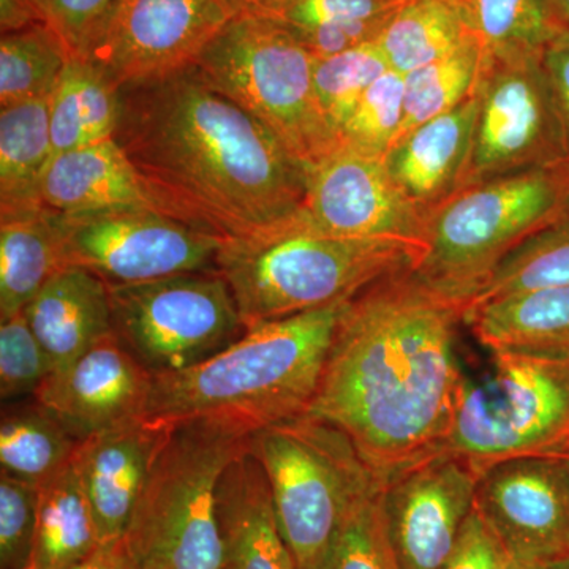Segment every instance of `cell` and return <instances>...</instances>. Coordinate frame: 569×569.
Here are the masks:
<instances>
[{"label":"cell","mask_w":569,"mask_h":569,"mask_svg":"<svg viewBox=\"0 0 569 569\" xmlns=\"http://www.w3.org/2000/svg\"><path fill=\"white\" fill-rule=\"evenodd\" d=\"M470 306L411 268L370 284L340 318L305 415L342 430L381 485L447 448Z\"/></svg>","instance_id":"cell-1"},{"label":"cell","mask_w":569,"mask_h":569,"mask_svg":"<svg viewBox=\"0 0 569 569\" xmlns=\"http://www.w3.org/2000/svg\"><path fill=\"white\" fill-rule=\"evenodd\" d=\"M114 140L157 208L227 239L301 212L309 170L197 67L121 88Z\"/></svg>","instance_id":"cell-2"},{"label":"cell","mask_w":569,"mask_h":569,"mask_svg":"<svg viewBox=\"0 0 569 569\" xmlns=\"http://www.w3.org/2000/svg\"><path fill=\"white\" fill-rule=\"evenodd\" d=\"M350 301L254 325L200 365L153 376L144 417L168 425L216 419L252 436L301 417L320 387Z\"/></svg>","instance_id":"cell-3"},{"label":"cell","mask_w":569,"mask_h":569,"mask_svg":"<svg viewBox=\"0 0 569 569\" xmlns=\"http://www.w3.org/2000/svg\"><path fill=\"white\" fill-rule=\"evenodd\" d=\"M425 253L421 242L323 233L299 212L263 233L223 241L217 268L249 329L350 301L370 284L417 269Z\"/></svg>","instance_id":"cell-4"},{"label":"cell","mask_w":569,"mask_h":569,"mask_svg":"<svg viewBox=\"0 0 569 569\" xmlns=\"http://www.w3.org/2000/svg\"><path fill=\"white\" fill-rule=\"evenodd\" d=\"M252 433L231 422L174 425L157 456L123 545L138 569H227L217 496Z\"/></svg>","instance_id":"cell-5"},{"label":"cell","mask_w":569,"mask_h":569,"mask_svg":"<svg viewBox=\"0 0 569 569\" xmlns=\"http://www.w3.org/2000/svg\"><path fill=\"white\" fill-rule=\"evenodd\" d=\"M569 160L462 187L425 212L417 274L473 299L498 264L568 212Z\"/></svg>","instance_id":"cell-6"},{"label":"cell","mask_w":569,"mask_h":569,"mask_svg":"<svg viewBox=\"0 0 569 569\" xmlns=\"http://www.w3.org/2000/svg\"><path fill=\"white\" fill-rule=\"evenodd\" d=\"M193 66L216 91L271 130L307 170L342 142L317 100L316 58L284 22L236 14Z\"/></svg>","instance_id":"cell-7"},{"label":"cell","mask_w":569,"mask_h":569,"mask_svg":"<svg viewBox=\"0 0 569 569\" xmlns=\"http://www.w3.org/2000/svg\"><path fill=\"white\" fill-rule=\"evenodd\" d=\"M250 455L296 569H316L356 503L383 488L342 430L307 415L254 432Z\"/></svg>","instance_id":"cell-8"},{"label":"cell","mask_w":569,"mask_h":569,"mask_svg":"<svg viewBox=\"0 0 569 569\" xmlns=\"http://www.w3.org/2000/svg\"><path fill=\"white\" fill-rule=\"evenodd\" d=\"M569 443V359L493 351L490 370L463 378L447 451L481 477L505 460Z\"/></svg>","instance_id":"cell-9"},{"label":"cell","mask_w":569,"mask_h":569,"mask_svg":"<svg viewBox=\"0 0 569 569\" xmlns=\"http://www.w3.org/2000/svg\"><path fill=\"white\" fill-rule=\"evenodd\" d=\"M112 331L153 376L189 369L247 331L219 271L108 283Z\"/></svg>","instance_id":"cell-10"},{"label":"cell","mask_w":569,"mask_h":569,"mask_svg":"<svg viewBox=\"0 0 569 569\" xmlns=\"http://www.w3.org/2000/svg\"><path fill=\"white\" fill-rule=\"evenodd\" d=\"M51 217L63 266L88 269L107 283L219 271L223 239L159 209L51 212Z\"/></svg>","instance_id":"cell-11"},{"label":"cell","mask_w":569,"mask_h":569,"mask_svg":"<svg viewBox=\"0 0 569 569\" xmlns=\"http://www.w3.org/2000/svg\"><path fill=\"white\" fill-rule=\"evenodd\" d=\"M473 149L462 187L568 162L569 148L542 52L486 59Z\"/></svg>","instance_id":"cell-12"},{"label":"cell","mask_w":569,"mask_h":569,"mask_svg":"<svg viewBox=\"0 0 569 569\" xmlns=\"http://www.w3.org/2000/svg\"><path fill=\"white\" fill-rule=\"evenodd\" d=\"M234 14L222 0H121L81 59L116 86L193 66Z\"/></svg>","instance_id":"cell-13"},{"label":"cell","mask_w":569,"mask_h":569,"mask_svg":"<svg viewBox=\"0 0 569 569\" xmlns=\"http://www.w3.org/2000/svg\"><path fill=\"white\" fill-rule=\"evenodd\" d=\"M479 475L443 451L385 482L381 516L399 569H443L473 511Z\"/></svg>","instance_id":"cell-14"},{"label":"cell","mask_w":569,"mask_h":569,"mask_svg":"<svg viewBox=\"0 0 569 569\" xmlns=\"http://www.w3.org/2000/svg\"><path fill=\"white\" fill-rule=\"evenodd\" d=\"M475 509L511 559L545 568L568 556L569 473L553 456L488 468L478 479Z\"/></svg>","instance_id":"cell-15"},{"label":"cell","mask_w":569,"mask_h":569,"mask_svg":"<svg viewBox=\"0 0 569 569\" xmlns=\"http://www.w3.org/2000/svg\"><path fill=\"white\" fill-rule=\"evenodd\" d=\"M301 216L328 234L425 244V216L397 190L383 156L343 141L310 168Z\"/></svg>","instance_id":"cell-16"},{"label":"cell","mask_w":569,"mask_h":569,"mask_svg":"<svg viewBox=\"0 0 569 569\" xmlns=\"http://www.w3.org/2000/svg\"><path fill=\"white\" fill-rule=\"evenodd\" d=\"M152 385L153 373L112 331L69 366L51 372L33 400L82 441L144 418Z\"/></svg>","instance_id":"cell-17"},{"label":"cell","mask_w":569,"mask_h":569,"mask_svg":"<svg viewBox=\"0 0 569 569\" xmlns=\"http://www.w3.org/2000/svg\"><path fill=\"white\" fill-rule=\"evenodd\" d=\"M174 425L138 418L78 443L73 463L102 546L123 541L157 456Z\"/></svg>","instance_id":"cell-18"},{"label":"cell","mask_w":569,"mask_h":569,"mask_svg":"<svg viewBox=\"0 0 569 569\" xmlns=\"http://www.w3.org/2000/svg\"><path fill=\"white\" fill-rule=\"evenodd\" d=\"M478 110L475 91L458 107L411 130L385 153L389 178L422 216L462 186Z\"/></svg>","instance_id":"cell-19"},{"label":"cell","mask_w":569,"mask_h":569,"mask_svg":"<svg viewBox=\"0 0 569 569\" xmlns=\"http://www.w3.org/2000/svg\"><path fill=\"white\" fill-rule=\"evenodd\" d=\"M22 312L47 351L52 372L112 332L108 283L78 266L59 269Z\"/></svg>","instance_id":"cell-20"},{"label":"cell","mask_w":569,"mask_h":569,"mask_svg":"<svg viewBox=\"0 0 569 569\" xmlns=\"http://www.w3.org/2000/svg\"><path fill=\"white\" fill-rule=\"evenodd\" d=\"M40 198L43 208L56 213L159 209L114 138L52 156Z\"/></svg>","instance_id":"cell-21"},{"label":"cell","mask_w":569,"mask_h":569,"mask_svg":"<svg viewBox=\"0 0 569 569\" xmlns=\"http://www.w3.org/2000/svg\"><path fill=\"white\" fill-rule=\"evenodd\" d=\"M217 515L227 569H296L277 527L263 468L250 451L224 471Z\"/></svg>","instance_id":"cell-22"},{"label":"cell","mask_w":569,"mask_h":569,"mask_svg":"<svg viewBox=\"0 0 569 569\" xmlns=\"http://www.w3.org/2000/svg\"><path fill=\"white\" fill-rule=\"evenodd\" d=\"M466 325L490 353L569 359V287L539 288L470 307Z\"/></svg>","instance_id":"cell-23"},{"label":"cell","mask_w":569,"mask_h":569,"mask_svg":"<svg viewBox=\"0 0 569 569\" xmlns=\"http://www.w3.org/2000/svg\"><path fill=\"white\" fill-rule=\"evenodd\" d=\"M52 156L50 97L0 110V216L43 208L41 182Z\"/></svg>","instance_id":"cell-24"},{"label":"cell","mask_w":569,"mask_h":569,"mask_svg":"<svg viewBox=\"0 0 569 569\" xmlns=\"http://www.w3.org/2000/svg\"><path fill=\"white\" fill-rule=\"evenodd\" d=\"M119 118L121 89L91 62L71 56L50 96L54 156L114 138Z\"/></svg>","instance_id":"cell-25"},{"label":"cell","mask_w":569,"mask_h":569,"mask_svg":"<svg viewBox=\"0 0 569 569\" xmlns=\"http://www.w3.org/2000/svg\"><path fill=\"white\" fill-rule=\"evenodd\" d=\"M61 268V242L48 209L0 216V321L21 313Z\"/></svg>","instance_id":"cell-26"},{"label":"cell","mask_w":569,"mask_h":569,"mask_svg":"<svg viewBox=\"0 0 569 569\" xmlns=\"http://www.w3.org/2000/svg\"><path fill=\"white\" fill-rule=\"evenodd\" d=\"M103 548L73 463L40 488L31 560L26 569H70Z\"/></svg>","instance_id":"cell-27"},{"label":"cell","mask_w":569,"mask_h":569,"mask_svg":"<svg viewBox=\"0 0 569 569\" xmlns=\"http://www.w3.org/2000/svg\"><path fill=\"white\" fill-rule=\"evenodd\" d=\"M473 37L458 0H406L377 43L389 69L407 74L451 54Z\"/></svg>","instance_id":"cell-28"},{"label":"cell","mask_w":569,"mask_h":569,"mask_svg":"<svg viewBox=\"0 0 569 569\" xmlns=\"http://www.w3.org/2000/svg\"><path fill=\"white\" fill-rule=\"evenodd\" d=\"M80 441L33 400L3 411L0 475L41 488L71 463Z\"/></svg>","instance_id":"cell-29"},{"label":"cell","mask_w":569,"mask_h":569,"mask_svg":"<svg viewBox=\"0 0 569 569\" xmlns=\"http://www.w3.org/2000/svg\"><path fill=\"white\" fill-rule=\"evenodd\" d=\"M486 59L542 52L563 29L546 0H458Z\"/></svg>","instance_id":"cell-30"},{"label":"cell","mask_w":569,"mask_h":569,"mask_svg":"<svg viewBox=\"0 0 569 569\" xmlns=\"http://www.w3.org/2000/svg\"><path fill=\"white\" fill-rule=\"evenodd\" d=\"M71 54L48 22L0 39V107L50 97Z\"/></svg>","instance_id":"cell-31"},{"label":"cell","mask_w":569,"mask_h":569,"mask_svg":"<svg viewBox=\"0 0 569 569\" xmlns=\"http://www.w3.org/2000/svg\"><path fill=\"white\" fill-rule=\"evenodd\" d=\"M482 69L485 51L473 37L451 54L403 74V121L397 141L467 100L477 91Z\"/></svg>","instance_id":"cell-32"},{"label":"cell","mask_w":569,"mask_h":569,"mask_svg":"<svg viewBox=\"0 0 569 569\" xmlns=\"http://www.w3.org/2000/svg\"><path fill=\"white\" fill-rule=\"evenodd\" d=\"M552 287H569V216L512 250L475 293L470 307Z\"/></svg>","instance_id":"cell-33"},{"label":"cell","mask_w":569,"mask_h":569,"mask_svg":"<svg viewBox=\"0 0 569 569\" xmlns=\"http://www.w3.org/2000/svg\"><path fill=\"white\" fill-rule=\"evenodd\" d=\"M389 63L377 41L331 58H316L313 86L328 121L340 133L367 89L387 73Z\"/></svg>","instance_id":"cell-34"},{"label":"cell","mask_w":569,"mask_h":569,"mask_svg":"<svg viewBox=\"0 0 569 569\" xmlns=\"http://www.w3.org/2000/svg\"><path fill=\"white\" fill-rule=\"evenodd\" d=\"M403 74L388 70L362 96L340 138L361 151L385 156L399 138L403 121Z\"/></svg>","instance_id":"cell-35"},{"label":"cell","mask_w":569,"mask_h":569,"mask_svg":"<svg viewBox=\"0 0 569 569\" xmlns=\"http://www.w3.org/2000/svg\"><path fill=\"white\" fill-rule=\"evenodd\" d=\"M380 492L356 503L316 569H399L385 530Z\"/></svg>","instance_id":"cell-36"},{"label":"cell","mask_w":569,"mask_h":569,"mask_svg":"<svg viewBox=\"0 0 569 569\" xmlns=\"http://www.w3.org/2000/svg\"><path fill=\"white\" fill-rule=\"evenodd\" d=\"M52 365L24 312L0 323V397L13 402L33 397L51 376Z\"/></svg>","instance_id":"cell-37"},{"label":"cell","mask_w":569,"mask_h":569,"mask_svg":"<svg viewBox=\"0 0 569 569\" xmlns=\"http://www.w3.org/2000/svg\"><path fill=\"white\" fill-rule=\"evenodd\" d=\"M40 488L0 475V568L26 569L36 539Z\"/></svg>","instance_id":"cell-38"},{"label":"cell","mask_w":569,"mask_h":569,"mask_svg":"<svg viewBox=\"0 0 569 569\" xmlns=\"http://www.w3.org/2000/svg\"><path fill=\"white\" fill-rule=\"evenodd\" d=\"M121 0H44V21L59 33L71 56L82 58Z\"/></svg>","instance_id":"cell-39"},{"label":"cell","mask_w":569,"mask_h":569,"mask_svg":"<svg viewBox=\"0 0 569 569\" xmlns=\"http://www.w3.org/2000/svg\"><path fill=\"white\" fill-rule=\"evenodd\" d=\"M406 0H293L279 18L291 28L372 21L395 13Z\"/></svg>","instance_id":"cell-40"},{"label":"cell","mask_w":569,"mask_h":569,"mask_svg":"<svg viewBox=\"0 0 569 569\" xmlns=\"http://www.w3.org/2000/svg\"><path fill=\"white\" fill-rule=\"evenodd\" d=\"M391 17L392 14H389V17L381 18V20L318 26V28L309 29L287 26L295 33L296 39L312 52L313 58L321 59L353 50V48L370 43V41H377Z\"/></svg>","instance_id":"cell-41"},{"label":"cell","mask_w":569,"mask_h":569,"mask_svg":"<svg viewBox=\"0 0 569 569\" xmlns=\"http://www.w3.org/2000/svg\"><path fill=\"white\" fill-rule=\"evenodd\" d=\"M503 560V549L473 507L458 546L443 569H501Z\"/></svg>","instance_id":"cell-42"},{"label":"cell","mask_w":569,"mask_h":569,"mask_svg":"<svg viewBox=\"0 0 569 569\" xmlns=\"http://www.w3.org/2000/svg\"><path fill=\"white\" fill-rule=\"evenodd\" d=\"M542 63L556 97L569 148V31L560 32L545 48Z\"/></svg>","instance_id":"cell-43"},{"label":"cell","mask_w":569,"mask_h":569,"mask_svg":"<svg viewBox=\"0 0 569 569\" xmlns=\"http://www.w3.org/2000/svg\"><path fill=\"white\" fill-rule=\"evenodd\" d=\"M37 22L47 21L36 0H0L2 33L21 31Z\"/></svg>","instance_id":"cell-44"},{"label":"cell","mask_w":569,"mask_h":569,"mask_svg":"<svg viewBox=\"0 0 569 569\" xmlns=\"http://www.w3.org/2000/svg\"><path fill=\"white\" fill-rule=\"evenodd\" d=\"M70 569H138L134 567L132 557L127 552L123 541L116 545L103 546L99 552L93 553L91 559L82 561Z\"/></svg>","instance_id":"cell-45"},{"label":"cell","mask_w":569,"mask_h":569,"mask_svg":"<svg viewBox=\"0 0 569 569\" xmlns=\"http://www.w3.org/2000/svg\"><path fill=\"white\" fill-rule=\"evenodd\" d=\"M234 14L274 18L279 20L293 0H222Z\"/></svg>","instance_id":"cell-46"},{"label":"cell","mask_w":569,"mask_h":569,"mask_svg":"<svg viewBox=\"0 0 569 569\" xmlns=\"http://www.w3.org/2000/svg\"><path fill=\"white\" fill-rule=\"evenodd\" d=\"M550 14L563 31H569V0H546Z\"/></svg>","instance_id":"cell-47"},{"label":"cell","mask_w":569,"mask_h":569,"mask_svg":"<svg viewBox=\"0 0 569 569\" xmlns=\"http://www.w3.org/2000/svg\"><path fill=\"white\" fill-rule=\"evenodd\" d=\"M501 569H545L542 567H538V565L526 563V561H519L511 559L505 553L503 567Z\"/></svg>","instance_id":"cell-48"},{"label":"cell","mask_w":569,"mask_h":569,"mask_svg":"<svg viewBox=\"0 0 569 569\" xmlns=\"http://www.w3.org/2000/svg\"><path fill=\"white\" fill-rule=\"evenodd\" d=\"M553 458H557L560 460L561 463H563L565 468H567V471L569 473V443L565 445L563 448L559 449V451L553 452Z\"/></svg>","instance_id":"cell-49"},{"label":"cell","mask_w":569,"mask_h":569,"mask_svg":"<svg viewBox=\"0 0 569 569\" xmlns=\"http://www.w3.org/2000/svg\"><path fill=\"white\" fill-rule=\"evenodd\" d=\"M545 569H569V556L550 561L549 565H546Z\"/></svg>","instance_id":"cell-50"},{"label":"cell","mask_w":569,"mask_h":569,"mask_svg":"<svg viewBox=\"0 0 569 569\" xmlns=\"http://www.w3.org/2000/svg\"><path fill=\"white\" fill-rule=\"evenodd\" d=\"M43 2H44V0H36V3H37V6L40 7L41 11H43ZM43 17H44V14H43Z\"/></svg>","instance_id":"cell-51"},{"label":"cell","mask_w":569,"mask_h":569,"mask_svg":"<svg viewBox=\"0 0 569 569\" xmlns=\"http://www.w3.org/2000/svg\"><path fill=\"white\" fill-rule=\"evenodd\" d=\"M568 556H569V533H568Z\"/></svg>","instance_id":"cell-52"},{"label":"cell","mask_w":569,"mask_h":569,"mask_svg":"<svg viewBox=\"0 0 569 569\" xmlns=\"http://www.w3.org/2000/svg\"><path fill=\"white\" fill-rule=\"evenodd\" d=\"M567 216H569V204H568V212H567Z\"/></svg>","instance_id":"cell-53"}]
</instances>
